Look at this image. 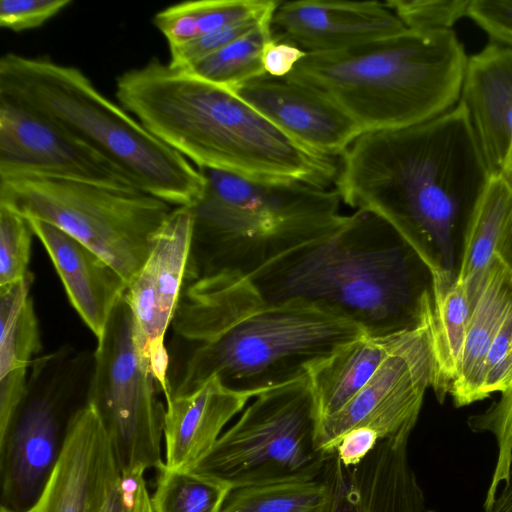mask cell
<instances>
[{"label": "cell", "instance_id": "1", "mask_svg": "<svg viewBox=\"0 0 512 512\" xmlns=\"http://www.w3.org/2000/svg\"><path fill=\"white\" fill-rule=\"evenodd\" d=\"M170 327L183 352L172 360L165 401L212 378L254 398L307 377L318 362L365 335L325 305L266 302L245 277L227 272L186 276Z\"/></svg>", "mask_w": 512, "mask_h": 512}, {"label": "cell", "instance_id": "2", "mask_svg": "<svg viewBox=\"0 0 512 512\" xmlns=\"http://www.w3.org/2000/svg\"><path fill=\"white\" fill-rule=\"evenodd\" d=\"M492 178L459 100L428 121L362 133L339 163L342 202L390 222L426 261L456 277L462 238Z\"/></svg>", "mask_w": 512, "mask_h": 512}, {"label": "cell", "instance_id": "3", "mask_svg": "<svg viewBox=\"0 0 512 512\" xmlns=\"http://www.w3.org/2000/svg\"><path fill=\"white\" fill-rule=\"evenodd\" d=\"M246 280L266 302L322 304L371 337L417 327L433 305L426 259L385 218L362 209Z\"/></svg>", "mask_w": 512, "mask_h": 512}, {"label": "cell", "instance_id": "4", "mask_svg": "<svg viewBox=\"0 0 512 512\" xmlns=\"http://www.w3.org/2000/svg\"><path fill=\"white\" fill-rule=\"evenodd\" d=\"M116 98L198 168L321 188L338 176L334 157L296 142L231 90L156 57L117 77Z\"/></svg>", "mask_w": 512, "mask_h": 512}, {"label": "cell", "instance_id": "5", "mask_svg": "<svg viewBox=\"0 0 512 512\" xmlns=\"http://www.w3.org/2000/svg\"><path fill=\"white\" fill-rule=\"evenodd\" d=\"M468 57L454 31H406L307 53L286 79L318 90L363 133L433 119L460 100Z\"/></svg>", "mask_w": 512, "mask_h": 512}, {"label": "cell", "instance_id": "6", "mask_svg": "<svg viewBox=\"0 0 512 512\" xmlns=\"http://www.w3.org/2000/svg\"><path fill=\"white\" fill-rule=\"evenodd\" d=\"M0 98L47 118L122 170L143 192L187 207L203 196L205 179L199 169L74 66L6 53L0 59Z\"/></svg>", "mask_w": 512, "mask_h": 512}, {"label": "cell", "instance_id": "7", "mask_svg": "<svg viewBox=\"0 0 512 512\" xmlns=\"http://www.w3.org/2000/svg\"><path fill=\"white\" fill-rule=\"evenodd\" d=\"M202 198L191 207L188 275L251 274L284 253L338 229V191L301 182L260 181L198 168Z\"/></svg>", "mask_w": 512, "mask_h": 512}, {"label": "cell", "instance_id": "8", "mask_svg": "<svg viewBox=\"0 0 512 512\" xmlns=\"http://www.w3.org/2000/svg\"><path fill=\"white\" fill-rule=\"evenodd\" d=\"M0 205L76 238L129 284L173 208L139 189L37 175L0 176Z\"/></svg>", "mask_w": 512, "mask_h": 512}, {"label": "cell", "instance_id": "9", "mask_svg": "<svg viewBox=\"0 0 512 512\" xmlns=\"http://www.w3.org/2000/svg\"><path fill=\"white\" fill-rule=\"evenodd\" d=\"M308 376L256 397L189 471L228 489L319 478L333 454L318 443Z\"/></svg>", "mask_w": 512, "mask_h": 512}, {"label": "cell", "instance_id": "10", "mask_svg": "<svg viewBox=\"0 0 512 512\" xmlns=\"http://www.w3.org/2000/svg\"><path fill=\"white\" fill-rule=\"evenodd\" d=\"M159 393L135 341L132 311L122 297L97 340L86 397L109 435L121 474L164 465L166 407Z\"/></svg>", "mask_w": 512, "mask_h": 512}, {"label": "cell", "instance_id": "11", "mask_svg": "<svg viewBox=\"0 0 512 512\" xmlns=\"http://www.w3.org/2000/svg\"><path fill=\"white\" fill-rule=\"evenodd\" d=\"M77 359L60 349L33 361L26 397L0 446L2 506L28 511L48 482L63 443L58 404Z\"/></svg>", "mask_w": 512, "mask_h": 512}, {"label": "cell", "instance_id": "12", "mask_svg": "<svg viewBox=\"0 0 512 512\" xmlns=\"http://www.w3.org/2000/svg\"><path fill=\"white\" fill-rule=\"evenodd\" d=\"M431 308L361 391L338 412L320 420L318 443L329 454L349 430L361 427L380 441L410 436L425 393L435 379Z\"/></svg>", "mask_w": 512, "mask_h": 512}, {"label": "cell", "instance_id": "13", "mask_svg": "<svg viewBox=\"0 0 512 512\" xmlns=\"http://www.w3.org/2000/svg\"><path fill=\"white\" fill-rule=\"evenodd\" d=\"M193 222L191 207L177 206L171 211L154 234L148 257L123 296L132 311L140 355L165 399L170 393V358L164 340L186 280Z\"/></svg>", "mask_w": 512, "mask_h": 512}, {"label": "cell", "instance_id": "14", "mask_svg": "<svg viewBox=\"0 0 512 512\" xmlns=\"http://www.w3.org/2000/svg\"><path fill=\"white\" fill-rule=\"evenodd\" d=\"M11 175L138 189L122 170L47 118L0 98V176Z\"/></svg>", "mask_w": 512, "mask_h": 512}, {"label": "cell", "instance_id": "15", "mask_svg": "<svg viewBox=\"0 0 512 512\" xmlns=\"http://www.w3.org/2000/svg\"><path fill=\"white\" fill-rule=\"evenodd\" d=\"M120 469L96 409L85 402L70 416L58 461L26 512H99Z\"/></svg>", "mask_w": 512, "mask_h": 512}, {"label": "cell", "instance_id": "16", "mask_svg": "<svg viewBox=\"0 0 512 512\" xmlns=\"http://www.w3.org/2000/svg\"><path fill=\"white\" fill-rule=\"evenodd\" d=\"M231 91L290 138L322 155L343 156L363 133L327 96L286 78L265 74Z\"/></svg>", "mask_w": 512, "mask_h": 512}, {"label": "cell", "instance_id": "17", "mask_svg": "<svg viewBox=\"0 0 512 512\" xmlns=\"http://www.w3.org/2000/svg\"><path fill=\"white\" fill-rule=\"evenodd\" d=\"M273 37L306 53L334 52L400 34L408 28L378 1L297 0L280 2Z\"/></svg>", "mask_w": 512, "mask_h": 512}, {"label": "cell", "instance_id": "18", "mask_svg": "<svg viewBox=\"0 0 512 512\" xmlns=\"http://www.w3.org/2000/svg\"><path fill=\"white\" fill-rule=\"evenodd\" d=\"M410 436L380 441L357 465L335 453L328 468L333 487L329 512H434L408 456Z\"/></svg>", "mask_w": 512, "mask_h": 512}, {"label": "cell", "instance_id": "19", "mask_svg": "<svg viewBox=\"0 0 512 512\" xmlns=\"http://www.w3.org/2000/svg\"><path fill=\"white\" fill-rule=\"evenodd\" d=\"M460 101L492 176L512 188V47L493 42L468 58Z\"/></svg>", "mask_w": 512, "mask_h": 512}, {"label": "cell", "instance_id": "20", "mask_svg": "<svg viewBox=\"0 0 512 512\" xmlns=\"http://www.w3.org/2000/svg\"><path fill=\"white\" fill-rule=\"evenodd\" d=\"M26 219L46 249L71 305L99 340L128 283L107 261L65 231L39 219Z\"/></svg>", "mask_w": 512, "mask_h": 512}, {"label": "cell", "instance_id": "21", "mask_svg": "<svg viewBox=\"0 0 512 512\" xmlns=\"http://www.w3.org/2000/svg\"><path fill=\"white\" fill-rule=\"evenodd\" d=\"M249 399V395L227 388L217 378L190 395L167 399L164 467L189 471L211 450L224 427Z\"/></svg>", "mask_w": 512, "mask_h": 512}, {"label": "cell", "instance_id": "22", "mask_svg": "<svg viewBox=\"0 0 512 512\" xmlns=\"http://www.w3.org/2000/svg\"><path fill=\"white\" fill-rule=\"evenodd\" d=\"M469 295L471 306L461 362L449 391L457 408L484 400L485 360L512 310V264L502 255L495 254Z\"/></svg>", "mask_w": 512, "mask_h": 512}, {"label": "cell", "instance_id": "23", "mask_svg": "<svg viewBox=\"0 0 512 512\" xmlns=\"http://www.w3.org/2000/svg\"><path fill=\"white\" fill-rule=\"evenodd\" d=\"M33 274L0 290V446L28 391V371L42 348L30 297Z\"/></svg>", "mask_w": 512, "mask_h": 512}, {"label": "cell", "instance_id": "24", "mask_svg": "<svg viewBox=\"0 0 512 512\" xmlns=\"http://www.w3.org/2000/svg\"><path fill=\"white\" fill-rule=\"evenodd\" d=\"M409 331L383 337L363 335L314 365L308 380L320 420L350 402Z\"/></svg>", "mask_w": 512, "mask_h": 512}, {"label": "cell", "instance_id": "25", "mask_svg": "<svg viewBox=\"0 0 512 512\" xmlns=\"http://www.w3.org/2000/svg\"><path fill=\"white\" fill-rule=\"evenodd\" d=\"M462 253L456 279L470 289L492 257L502 255L512 264V188L492 176L462 238Z\"/></svg>", "mask_w": 512, "mask_h": 512}, {"label": "cell", "instance_id": "26", "mask_svg": "<svg viewBox=\"0 0 512 512\" xmlns=\"http://www.w3.org/2000/svg\"><path fill=\"white\" fill-rule=\"evenodd\" d=\"M432 293L436 366L432 389L443 403L460 366L471 304L468 285L443 272L432 275Z\"/></svg>", "mask_w": 512, "mask_h": 512}, {"label": "cell", "instance_id": "27", "mask_svg": "<svg viewBox=\"0 0 512 512\" xmlns=\"http://www.w3.org/2000/svg\"><path fill=\"white\" fill-rule=\"evenodd\" d=\"M277 0H200L169 6L155 14L153 24L169 47L202 37L249 17L275 10Z\"/></svg>", "mask_w": 512, "mask_h": 512}, {"label": "cell", "instance_id": "28", "mask_svg": "<svg viewBox=\"0 0 512 512\" xmlns=\"http://www.w3.org/2000/svg\"><path fill=\"white\" fill-rule=\"evenodd\" d=\"M332 498L327 469L323 476L311 480L232 489L220 512H329Z\"/></svg>", "mask_w": 512, "mask_h": 512}, {"label": "cell", "instance_id": "29", "mask_svg": "<svg viewBox=\"0 0 512 512\" xmlns=\"http://www.w3.org/2000/svg\"><path fill=\"white\" fill-rule=\"evenodd\" d=\"M272 39L271 23L266 24L184 70L232 90L267 74L263 65V52Z\"/></svg>", "mask_w": 512, "mask_h": 512}, {"label": "cell", "instance_id": "30", "mask_svg": "<svg viewBox=\"0 0 512 512\" xmlns=\"http://www.w3.org/2000/svg\"><path fill=\"white\" fill-rule=\"evenodd\" d=\"M151 495L154 512H220L230 491L190 471L158 469Z\"/></svg>", "mask_w": 512, "mask_h": 512}, {"label": "cell", "instance_id": "31", "mask_svg": "<svg viewBox=\"0 0 512 512\" xmlns=\"http://www.w3.org/2000/svg\"><path fill=\"white\" fill-rule=\"evenodd\" d=\"M467 425L475 433H490L497 445L496 462L482 505L485 509L491 505L501 485L512 477V385L486 410L471 415Z\"/></svg>", "mask_w": 512, "mask_h": 512}, {"label": "cell", "instance_id": "32", "mask_svg": "<svg viewBox=\"0 0 512 512\" xmlns=\"http://www.w3.org/2000/svg\"><path fill=\"white\" fill-rule=\"evenodd\" d=\"M33 234L25 217L0 205V290L23 281L30 273Z\"/></svg>", "mask_w": 512, "mask_h": 512}, {"label": "cell", "instance_id": "33", "mask_svg": "<svg viewBox=\"0 0 512 512\" xmlns=\"http://www.w3.org/2000/svg\"><path fill=\"white\" fill-rule=\"evenodd\" d=\"M276 9L225 26L185 44L169 47V64L179 69L190 67L241 37L270 24Z\"/></svg>", "mask_w": 512, "mask_h": 512}, {"label": "cell", "instance_id": "34", "mask_svg": "<svg viewBox=\"0 0 512 512\" xmlns=\"http://www.w3.org/2000/svg\"><path fill=\"white\" fill-rule=\"evenodd\" d=\"M471 0H389L386 5L410 30H451L467 16Z\"/></svg>", "mask_w": 512, "mask_h": 512}, {"label": "cell", "instance_id": "35", "mask_svg": "<svg viewBox=\"0 0 512 512\" xmlns=\"http://www.w3.org/2000/svg\"><path fill=\"white\" fill-rule=\"evenodd\" d=\"M512 385V310L495 337L485 360L482 396L490 397Z\"/></svg>", "mask_w": 512, "mask_h": 512}, {"label": "cell", "instance_id": "36", "mask_svg": "<svg viewBox=\"0 0 512 512\" xmlns=\"http://www.w3.org/2000/svg\"><path fill=\"white\" fill-rule=\"evenodd\" d=\"M69 4L71 0H2L0 26L14 32L37 28Z\"/></svg>", "mask_w": 512, "mask_h": 512}, {"label": "cell", "instance_id": "37", "mask_svg": "<svg viewBox=\"0 0 512 512\" xmlns=\"http://www.w3.org/2000/svg\"><path fill=\"white\" fill-rule=\"evenodd\" d=\"M144 472L120 473L111 484L99 512H154Z\"/></svg>", "mask_w": 512, "mask_h": 512}, {"label": "cell", "instance_id": "38", "mask_svg": "<svg viewBox=\"0 0 512 512\" xmlns=\"http://www.w3.org/2000/svg\"><path fill=\"white\" fill-rule=\"evenodd\" d=\"M467 16L495 42L512 47V0H471Z\"/></svg>", "mask_w": 512, "mask_h": 512}, {"label": "cell", "instance_id": "39", "mask_svg": "<svg viewBox=\"0 0 512 512\" xmlns=\"http://www.w3.org/2000/svg\"><path fill=\"white\" fill-rule=\"evenodd\" d=\"M307 53L288 41L273 39L267 43L263 52L265 72L276 78L288 76Z\"/></svg>", "mask_w": 512, "mask_h": 512}, {"label": "cell", "instance_id": "40", "mask_svg": "<svg viewBox=\"0 0 512 512\" xmlns=\"http://www.w3.org/2000/svg\"><path fill=\"white\" fill-rule=\"evenodd\" d=\"M483 512H512V477L503 484L491 505Z\"/></svg>", "mask_w": 512, "mask_h": 512}, {"label": "cell", "instance_id": "41", "mask_svg": "<svg viewBox=\"0 0 512 512\" xmlns=\"http://www.w3.org/2000/svg\"><path fill=\"white\" fill-rule=\"evenodd\" d=\"M0 512H18L1 505Z\"/></svg>", "mask_w": 512, "mask_h": 512}]
</instances>
